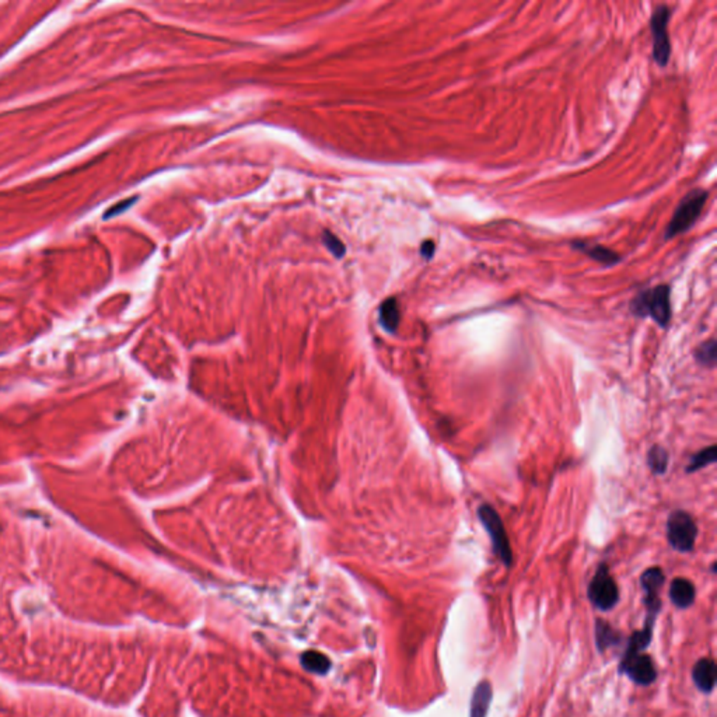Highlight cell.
<instances>
[{
	"mask_svg": "<svg viewBox=\"0 0 717 717\" xmlns=\"http://www.w3.org/2000/svg\"><path fill=\"white\" fill-rule=\"evenodd\" d=\"M671 8L660 4L654 8L650 18V30L653 35V59L661 68L667 66L671 56V41L668 35V21Z\"/></svg>",
	"mask_w": 717,
	"mask_h": 717,
	"instance_id": "7",
	"label": "cell"
},
{
	"mask_svg": "<svg viewBox=\"0 0 717 717\" xmlns=\"http://www.w3.org/2000/svg\"><path fill=\"white\" fill-rule=\"evenodd\" d=\"M301 664L305 670L317 674H325L329 670V660L318 652H307L301 656Z\"/></svg>",
	"mask_w": 717,
	"mask_h": 717,
	"instance_id": "18",
	"label": "cell"
},
{
	"mask_svg": "<svg viewBox=\"0 0 717 717\" xmlns=\"http://www.w3.org/2000/svg\"><path fill=\"white\" fill-rule=\"evenodd\" d=\"M716 663L712 659H701L692 668V680L695 687L709 695L716 685Z\"/></svg>",
	"mask_w": 717,
	"mask_h": 717,
	"instance_id": "10",
	"label": "cell"
},
{
	"mask_svg": "<svg viewBox=\"0 0 717 717\" xmlns=\"http://www.w3.org/2000/svg\"><path fill=\"white\" fill-rule=\"evenodd\" d=\"M478 517L490 538L495 554L503 562L505 566L510 568L513 565V551L500 516L492 506L481 505L478 507Z\"/></svg>",
	"mask_w": 717,
	"mask_h": 717,
	"instance_id": "4",
	"label": "cell"
},
{
	"mask_svg": "<svg viewBox=\"0 0 717 717\" xmlns=\"http://www.w3.org/2000/svg\"><path fill=\"white\" fill-rule=\"evenodd\" d=\"M587 595L592 607L602 612L614 609L619 602L618 584L609 573V568L605 564H601L597 568L588 584Z\"/></svg>",
	"mask_w": 717,
	"mask_h": 717,
	"instance_id": "5",
	"label": "cell"
},
{
	"mask_svg": "<svg viewBox=\"0 0 717 717\" xmlns=\"http://www.w3.org/2000/svg\"><path fill=\"white\" fill-rule=\"evenodd\" d=\"M322 240H324V244L328 247V250H329V251H331V253H332L336 258H342V257L345 255L346 248H345L343 243H342V241H341V240H339L335 234H332V233H329V231H325V233H324Z\"/></svg>",
	"mask_w": 717,
	"mask_h": 717,
	"instance_id": "19",
	"label": "cell"
},
{
	"mask_svg": "<svg viewBox=\"0 0 717 717\" xmlns=\"http://www.w3.org/2000/svg\"><path fill=\"white\" fill-rule=\"evenodd\" d=\"M708 198L709 191L706 189H692L691 192H688L677 206L666 229L664 239L670 240L691 230L701 217Z\"/></svg>",
	"mask_w": 717,
	"mask_h": 717,
	"instance_id": "3",
	"label": "cell"
},
{
	"mask_svg": "<svg viewBox=\"0 0 717 717\" xmlns=\"http://www.w3.org/2000/svg\"><path fill=\"white\" fill-rule=\"evenodd\" d=\"M400 307L395 298L386 300L380 307V322L388 332H394L400 324Z\"/></svg>",
	"mask_w": 717,
	"mask_h": 717,
	"instance_id": "14",
	"label": "cell"
},
{
	"mask_svg": "<svg viewBox=\"0 0 717 717\" xmlns=\"http://www.w3.org/2000/svg\"><path fill=\"white\" fill-rule=\"evenodd\" d=\"M434 253H436V244L431 240H426V241L422 243V246H421V255L425 260H431Z\"/></svg>",
	"mask_w": 717,
	"mask_h": 717,
	"instance_id": "20",
	"label": "cell"
},
{
	"mask_svg": "<svg viewBox=\"0 0 717 717\" xmlns=\"http://www.w3.org/2000/svg\"><path fill=\"white\" fill-rule=\"evenodd\" d=\"M571 247L607 268H611L621 262V255L616 251H614L608 247H604L601 244H597V243H588L584 240H573L571 243Z\"/></svg>",
	"mask_w": 717,
	"mask_h": 717,
	"instance_id": "9",
	"label": "cell"
},
{
	"mask_svg": "<svg viewBox=\"0 0 717 717\" xmlns=\"http://www.w3.org/2000/svg\"><path fill=\"white\" fill-rule=\"evenodd\" d=\"M668 452L661 445H653L647 454V465L654 475L666 474L668 468Z\"/></svg>",
	"mask_w": 717,
	"mask_h": 717,
	"instance_id": "15",
	"label": "cell"
},
{
	"mask_svg": "<svg viewBox=\"0 0 717 717\" xmlns=\"http://www.w3.org/2000/svg\"><path fill=\"white\" fill-rule=\"evenodd\" d=\"M697 362L708 369H713L717 363V342L709 339L695 349Z\"/></svg>",
	"mask_w": 717,
	"mask_h": 717,
	"instance_id": "16",
	"label": "cell"
},
{
	"mask_svg": "<svg viewBox=\"0 0 717 717\" xmlns=\"http://www.w3.org/2000/svg\"><path fill=\"white\" fill-rule=\"evenodd\" d=\"M666 581L664 572L654 566L647 571L640 577V584L645 591V605H646V621L643 625V629L636 630L628 643V647L625 650V654H636L643 653L647 646L652 643L654 623L657 619L659 612L661 611V599L659 597L660 590Z\"/></svg>",
	"mask_w": 717,
	"mask_h": 717,
	"instance_id": "1",
	"label": "cell"
},
{
	"mask_svg": "<svg viewBox=\"0 0 717 717\" xmlns=\"http://www.w3.org/2000/svg\"><path fill=\"white\" fill-rule=\"evenodd\" d=\"M492 697H493V692H492L490 684L488 681H481L472 694L469 717L488 716Z\"/></svg>",
	"mask_w": 717,
	"mask_h": 717,
	"instance_id": "12",
	"label": "cell"
},
{
	"mask_svg": "<svg viewBox=\"0 0 717 717\" xmlns=\"http://www.w3.org/2000/svg\"><path fill=\"white\" fill-rule=\"evenodd\" d=\"M698 538V526L694 517L684 512L675 510L667 520V540L673 550L678 552H691Z\"/></svg>",
	"mask_w": 717,
	"mask_h": 717,
	"instance_id": "6",
	"label": "cell"
},
{
	"mask_svg": "<svg viewBox=\"0 0 717 717\" xmlns=\"http://www.w3.org/2000/svg\"><path fill=\"white\" fill-rule=\"evenodd\" d=\"M715 462H716V445L713 444L698 451L691 457V461L687 467V472H697Z\"/></svg>",
	"mask_w": 717,
	"mask_h": 717,
	"instance_id": "17",
	"label": "cell"
},
{
	"mask_svg": "<svg viewBox=\"0 0 717 717\" xmlns=\"http://www.w3.org/2000/svg\"><path fill=\"white\" fill-rule=\"evenodd\" d=\"M621 642V633L615 630L609 622L597 619L595 621V645L598 652L608 650L609 647H614L619 645Z\"/></svg>",
	"mask_w": 717,
	"mask_h": 717,
	"instance_id": "13",
	"label": "cell"
},
{
	"mask_svg": "<svg viewBox=\"0 0 717 717\" xmlns=\"http://www.w3.org/2000/svg\"><path fill=\"white\" fill-rule=\"evenodd\" d=\"M630 311L640 318L650 317L661 328L668 326L673 315L671 288L668 285H657L640 291L632 300Z\"/></svg>",
	"mask_w": 717,
	"mask_h": 717,
	"instance_id": "2",
	"label": "cell"
},
{
	"mask_svg": "<svg viewBox=\"0 0 717 717\" xmlns=\"http://www.w3.org/2000/svg\"><path fill=\"white\" fill-rule=\"evenodd\" d=\"M619 673L626 674L630 681L643 687L653 684L657 678L653 659L645 653L623 656L619 664Z\"/></svg>",
	"mask_w": 717,
	"mask_h": 717,
	"instance_id": "8",
	"label": "cell"
},
{
	"mask_svg": "<svg viewBox=\"0 0 717 717\" xmlns=\"http://www.w3.org/2000/svg\"><path fill=\"white\" fill-rule=\"evenodd\" d=\"M695 592L692 581L684 577L674 578L670 585V599L680 609H687L694 604Z\"/></svg>",
	"mask_w": 717,
	"mask_h": 717,
	"instance_id": "11",
	"label": "cell"
}]
</instances>
